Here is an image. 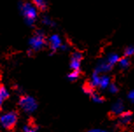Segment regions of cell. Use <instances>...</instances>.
I'll use <instances>...</instances> for the list:
<instances>
[{
    "instance_id": "1",
    "label": "cell",
    "mask_w": 134,
    "mask_h": 132,
    "mask_svg": "<svg viewBox=\"0 0 134 132\" xmlns=\"http://www.w3.org/2000/svg\"><path fill=\"white\" fill-rule=\"evenodd\" d=\"M19 107L26 115H31L38 110L39 104L34 96L25 95L20 96L19 100Z\"/></svg>"
},
{
    "instance_id": "2",
    "label": "cell",
    "mask_w": 134,
    "mask_h": 132,
    "mask_svg": "<svg viewBox=\"0 0 134 132\" xmlns=\"http://www.w3.org/2000/svg\"><path fill=\"white\" fill-rule=\"evenodd\" d=\"M18 119H19V115L16 111H8L6 113L2 114L0 116V124L4 129L11 130L16 126Z\"/></svg>"
},
{
    "instance_id": "3",
    "label": "cell",
    "mask_w": 134,
    "mask_h": 132,
    "mask_svg": "<svg viewBox=\"0 0 134 132\" xmlns=\"http://www.w3.org/2000/svg\"><path fill=\"white\" fill-rule=\"evenodd\" d=\"M29 45L32 51H40L47 45V40L44 33L40 31L35 32L34 35L29 39Z\"/></svg>"
},
{
    "instance_id": "4",
    "label": "cell",
    "mask_w": 134,
    "mask_h": 132,
    "mask_svg": "<svg viewBox=\"0 0 134 132\" xmlns=\"http://www.w3.org/2000/svg\"><path fill=\"white\" fill-rule=\"evenodd\" d=\"M22 14L24 15L25 19L26 20V23L29 25H32L37 18V10L30 3H25L20 6Z\"/></svg>"
},
{
    "instance_id": "5",
    "label": "cell",
    "mask_w": 134,
    "mask_h": 132,
    "mask_svg": "<svg viewBox=\"0 0 134 132\" xmlns=\"http://www.w3.org/2000/svg\"><path fill=\"white\" fill-rule=\"evenodd\" d=\"M82 60V54L80 52H74L71 55L69 67L72 71H80L81 62Z\"/></svg>"
},
{
    "instance_id": "6",
    "label": "cell",
    "mask_w": 134,
    "mask_h": 132,
    "mask_svg": "<svg viewBox=\"0 0 134 132\" xmlns=\"http://www.w3.org/2000/svg\"><path fill=\"white\" fill-rule=\"evenodd\" d=\"M133 119V114L131 111H125L119 116H118V123L120 126L125 127L131 124Z\"/></svg>"
},
{
    "instance_id": "7",
    "label": "cell",
    "mask_w": 134,
    "mask_h": 132,
    "mask_svg": "<svg viewBox=\"0 0 134 132\" xmlns=\"http://www.w3.org/2000/svg\"><path fill=\"white\" fill-rule=\"evenodd\" d=\"M124 112H125V103L121 99H118L111 106L110 114L114 116H119Z\"/></svg>"
},
{
    "instance_id": "8",
    "label": "cell",
    "mask_w": 134,
    "mask_h": 132,
    "mask_svg": "<svg viewBox=\"0 0 134 132\" xmlns=\"http://www.w3.org/2000/svg\"><path fill=\"white\" fill-rule=\"evenodd\" d=\"M48 44H49L50 49H51L53 53L55 52V51L58 49H60V48H62V39H60L59 35H57V34L52 35V36L49 38Z\"/></svg>"
},
{
    "instance_id": "9",
    "label": "cell",
    "mask_w": 134,
    "mask_h": 132,
    "mask_svg": "<svg viewBox=\"0 0 134 132\" xmlns=\"http://www.w3.org/2000/svg\"><path fill=\"white\" fill-rule=\"evenodd\" d=\"M113 68V66L110 65L107 60H101L97 64V67H96L95 71L97 73H99L100 74H106L107 73L110 72Z\"/></svg>"
},
{
    "instance_id": "10",
    "label": "cell",
    "mask_w": 134,
    "mask_h": 132,
    "mask_svg": "<svg viewBox=\"0 0 134 132\" xmlns=\"http://www.w3.org/2000/svg\"><path fill=\"white\" fill-rule=\"evenodd\" d=\"M101 75L99 73L94 71L91 75V78H90V83H88V86H90L93 88H99V84H100V79H101Z\"/></svg>"
},
{
    "instance_id": "11",
    "label": "cell",
    "mask_w": 134,
    "mask_h": 132,
    "mask_svg": "<svg viewBox=\"0 0 134 132\" xmlns=\"http://www.w3.org/2000/svg\"><path fill=\"white\" fill-rule=\"evenodd\" d=\"M10 97V94L8 89L5 88V86L1 84L0 87V106L1 108L3 107V104L5 101L8 100V98Z\"/></svg>"
},
{
    "instance_id": "12",
    "label": "cell",
    "mask_w": 134,
    "mask_h": 132,
    "mask_svg": "<svg viewBox=\"0 0 134 132\" xmlns=\"http://www.w3.org/2000/svg\"><path fill=\"white\" fill-rule=\"evenodd\" d=\"M111 84V80L107 74H102L100 79V84H99V88L102 90L108 89L110 85Z\"/></svg>"
},
{
    "instance_id": "13",
    "label": "cell",
    "mask_w": 134,
    "mask_h": 132,
    "mask_svg": "<svg viewBox=\"0 0 134 132\" xmlns=\"http://www.w3.org/2000/svg\"><path fill=\"white\" fill-rule=\"evenodd\" d=\"M119 60H120L119 55L115 54V53H111V54H109L107 56V58H106V60H107L110 65H112L113 67H114L117 63H118Z\"/></svg>"
},
{
    "instance_id": "14",
    "label": "cell",
    "mask_w": 134,
    "mask_h": 132,
    "mask_svg": "<svg viewBox=\"0 0 134 132\" xmlns=\"http://www.w3.org/2000/svg\"><path fill=\"white\" fill-rule=\"evenodd\" d=\"M90 97L91 98L92 101H94L95 103L101 104V103L104 102V98H103V96H102L99 93L96 92V91H94V92L92 93V95H90Z\"/></svg>"
},
{
    "instance_id": "15",
    "label": "cell",
    "mask_w": 134,
    "mask_h": 132,
    "mask_svg": "<svg viewBox=\"0 0 134 132\" xmlns=\"http://www.w3.org/2000/svg\"><path fill=\"white\" fill-rule=\"evenodd\" d=\"M118 66H119L120 68H122V69H126V68H128L130 67L131 65V61L130 60H129L128 57H123V58H120L119 61H118Z\"/></svg>"
},
{
    "instance_id": "16",
    "label": "cell",
    "mask_w": 134,
    "mask_h": 132,
    "mask_svg": "<svg viewBox=\"0 0 134 132\" xmlns=\"http://www.w3.org/2000/svg\"><path fill=\"white\" fill-rule=\"evenodd\" d=\"M32 2L40 11L44 12L47 10V3L45 0H32Z\"/></svg>"
},
{
    "instance_id": "17",
    "label": "cell",
    "mask_w": 134,
    "mask_h": 132,
    "mask_svg": "<svg viewBox=\"0 0 134 132\" xmlns=\"http://www.w3.org/2000/svg\"><path fill=\"white\" fill-rule=\"evenodd\" d=\"M38 130H39V128L34 124H32V125L31 124H26L22 129L23 132H38Z\"/></svg>"
},
{
    "instance_id": "18",
    "label": "cell",
    "mask_w": 134,
    "mask_h": 132,
    "mask_svg": "<svg viewBox=\"0 0 134 132\" xmlns=\"http://www.w3.org/2000/svg\"><path fill=\"white\" fill-rule=\"evenodd\" d=\"M80 77V71H72L68 74V79L70 82H75Z\"/></svg>"
},
{
    "instance_id": "19",
    "label": "cell",
    "mask_w": 134,
    "mask_h": 132,
    "mask_svg": "<svg viewBox=\"0 0 134 132\" xmlns=\"http://www.w3.org/2000/svg\"><path fill=\"white\" fill-rule=\"evenodd\" d=\"M108 90H109V92L110 94H112V95H116V94H118V91H119V88H118V86L116 84V83L111 82V84L110 85V87H109Z\"/></svg>"
},
{
    "instance_id": "20",
    "label": "cell",
    "mask_w": 134,
    "mask_h": 132,
    "mask_svg": "<svg viewBox=\"0 0 134 132\" xmlns=\"http://www.w3.org/2000/svg\"><path fill=\"white\" fill-rule=\"evenodd\" d=\"M134 54V47H128L125 50V56L130 57Z\"/></svg>"
},
{
    "instance_id": "21",
    "label": "cell",
    "mask_w": 134,
    "mask_h": 132,
    "mask_svg": "<svg viewBox=\"0 0 134 132\" xmlns=\"http://www.w3.org/2000/svg\"><path fill=\"white\" fill-rule=\"evenodd\" d=\"M127 98L131 103H134V89L129 91V93L127 94Z\"/></svg>"
},
{
    "instance_id": "22",
    "label": "cell",
    "mask_w": 134,
    "mask_h": 132,
    "mask_svg": "<svg viewBox=\"0 0 134 132\" xmlns=\"http://www.w3.org/2000/svg\"><path fill=\"white\" fill-rule=\"evenodd\" d=\"M88 132H108V131L103 129L95 128V129H90V130H88Z\"/></svg>"
},
{
    "instance_id": "23",
    "label": "cell",
    "mask_w": 134,
    "mask_h": 132,
    "mask_svg": "<svg viewBox=\"0 0 134 132\" xmlns=\"http://www.w3.org/2000/svg\"><path fill=\"white\" fill-rule=\"evenodd\" d=\"M43 23H44L45 25H54V22H52L51 20H50L49 19H47V18H44V19H43Z\"/></svg>"
}]
</instances>
